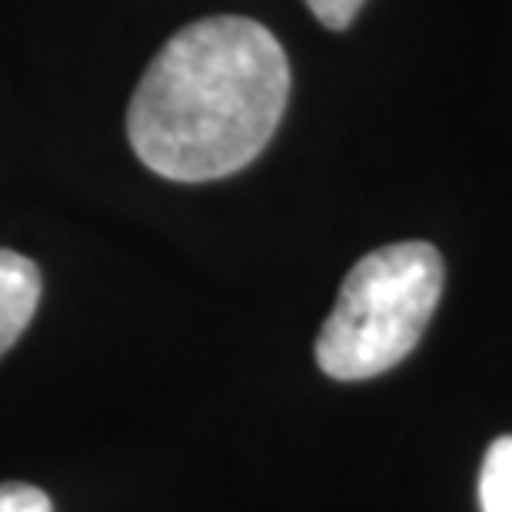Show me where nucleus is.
<instances>
[{"mask_svg": "<svg viewBox=\"0 0 512 512\" xmlns=\"http://www.w3.org/2000/svg\"><path fill=\"white\" fill-rule=\"evenodd\" d=\"M40 290L44 280L37 263L24 253L0 247V356L27 333L37 313Z\"/></svg>", "mask_w": 512, "mask_h": 512, "instance_id": "obj_3", "label": "nucleus"}, {"mask_svg": "<svg viewBox=\"0 0 512 512\" xmlns=\"http://www.w3.org/2000/svg\"><path fill=\"white\" fill-rule=\"evenodd\" d=\"M366 0H306V7H310V14L320 20L323 27L330 30H346L360 14V7Z\"/></svg>", "mask_w": 512, "mask_h": 512, "instance_id": "obj_6", "label": "nucleus"}, {"mask_svg": "<svg viewBox=\"0 0 512 512\" xmlns=\"http://www.w3.org/2000/svg\"><path fill=\"white\" fill-rule=\"evenodd\" d=\"M286 100L290 60L270 27L250 17L193 20L143 70L127 107V137L157 177L220 180L266 150Z\"/></svg>", "mask_w": 512, "mask_h": 512, "instance_id": "obj_1", "label": "nucleus"}, {"mask_svg": "<svg viewBox=\"0 0 512 512\" xmlns=\"http://www.w3.org/2000/svg\"><path fill=\"white\" fill-rule=\"evenodd\" d=\"M479 506L483 512H512V436L489 443L479 469Z\"/></svg>", "mask_w": 512, "mask_h": 512, "instance_id": "obj_4", "label": "nucleus"}, {"mask_svg": "<svg viewBox=\"0 0 512 512\" xmlns=\"http://www.w3.org/2000/svg\"><path fill=\"white\" fill-rule=\"evenodd\" d=\"M443 283L446 263L433 243L406 240L366 253L316 336V366L343 383L393 370L423 340Z\"/></svg>", "mask_w": 512, "mask_h": 512, "instance_id": "obj_2", "label": "nucleus"}, {"mask_svg": "<svg viewBox=\"0 0 512 512\" xmlns=\"http://www.w3.org/2000/svg\"><path fill=\"white\" fill-rule=\"evenodd\" d=\"M0 512H54V503L30 483H0Z\"/></svg>", "mask_w": 512, "mask_h": 512, "instance_id": "obj_5", "label": "nucleus"}]
</instances>
